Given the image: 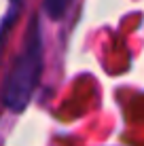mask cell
Returning <instances> with one entry per match:
<instances>
[{"instance_id":"1","label":"cell","mask_w":144,"mask_h":146,"mask_svg":"<svg viewBox=\"0 0 144 146\" xmlns=\"http://www.w3.org/2000/svg\"><path fill=\"white\" fill-rule=\"evenodd\" d=\"M42 72V36L38 19L32 17L26 34V42L15 57L2 87V104L13 112H21L28 106Z\"/></svg>"},{"instance_id":"2","label":"cell","mask_w":144,"mask_h":146,"mask_svg":"<svg viewBox=\"0 0 144 146\" xmlns=\"http://www.w3.org/2000/svg\"><path fill=\"white\" fill-rule=\"evenodd\" d=\"M68 7H70V0H44V13L51 19H59Z\"/></svg>"}]
</instances>
